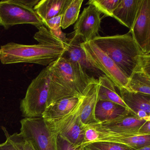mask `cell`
<instances>
[{
	"mask_svg": "<svg viewBox=\"0 0 150 150\" xmlns=\"http://www.w3.org/2000/svg\"><path fill=\"white\" fill-rule=\"evenodd\" d=\"M130 115H132L129 110L119 104L98 100L95 110L96 119L98 123L117 120Z\"/></svg>",
	"mask_w": 150,
	"mask_h": 150,
	"instance_id": "cell-14",
	"label": "cell"
},
{
	"mask_svg": "<svg viewBox=\"0 0 150 150\" xmlns=\"http://www.w3.org/2000/svg\"><path fill=\"white\" fill-rule=\"evenodd\" d=\"M136 116L146 121H150V115L143 110H139L136 113Z\"/></svg>",
	"mask_w": 150,
	"mask_h": 150,
	"instance_id": "cell-33",
	"label": "cell"
},
{
	"mask_svg": "<svg viewBox=\"0 0 150 150\" xmlns=\"http://www.w3.org/2000/svg\"><path fill=\"white\" fill-rule=\"evenodd\" d=\"M121 0H91L87 4L95 7L106 16L112 17L114 11L121 2Z\"/></svg>",
	"mask_w": 150,
	"mask_h": 150,
	"instance_id": "cell-23",
	"label": "cell"
},
{
	"mask_svg": "<svg viewBox=\"0 0 150 150\" xmlns=\"http://www.w3.org/2000/svg\"><path fill=\"white\" fill-rule=\"evenodd\" d=\"M126 88L132 92L150 96V70L134 71L128 79Z\"/></svg>",
	"mask_w": 150,
	"mask_h": 150,
	"instance_id": "cell-21",
	"label": "cell"
},
{
	"mask_svg": "<svg viewBox=\"0 0 150 150\" xmlns=\"http://www.w3.org/2000/svg\"><path fill=\"white\" fill-rule=\"evenodd\" d=\"M49 30L52 35H53L55 37L59 39L61 42H63L66 45H67V44L70 42V38H68L67 37L66 34L62 31L61 28L55 30Z\"/></svg>",
	"mask_w": 150,
	"mask_h": 150,
	"instance_id": "cell-29",
	"label": "cell"
},
{
	"mask_svg": "<svg viewBox=\"0 0 150 150\" xmlns=\"http://www.w3.org/2000/svg\"><path fill=\"white\" fill-rule=\"evenodd\" d=\"M85 150H96L94 149H91V148H88V147H87V146H85Z\"/></svg>",
	"mask_w": 150,
	"mask_h": 150,
	"instance_id": "cell-35",
	"label": "cell"
},
{
	"mask_svg": "<svg viewBox=\"0 0 150 150\" xmlns=\"http://www.w3.org/2000/svg\"><path fill=\"white\" fill-rule=\"evenodd\" d=\"M146 122L130 115L117 120L97 123L87 127L95 129L100 136L141 135L139 130Z\"/></svg>",
	"mask_w": 150,
	"mask_h": 150,
	"instance_id": "cell-9",
	"label": "cell"
},
{
	"mask_svg": "<svg viewBox=\"0 0 150 150\" xmlns=\"http://www.w3.org/2000/svg\"><path fill=\"white\" fill-rule=\"evenodd\" d=\"M130 31L143 52L150 54V0H142L138 15Z\"/></svg>",
	"mask_w": 150,
	"mask_h": 150,
	"instance_id": "cell-11",
	"label": "cell"
},
{
	"mask_svg": "<svg viewBox=\"0 0 150 150\" xmlns=\"http://www.w3.org/2000/svg\"><path fill=\"white\" fill-rule=\"evenodd\" d=\"M6 137L8 139L16 150H35L31 143L29 141L23 138L20 133H14L10 135L6 128L2 127Z\"/></svg>",
	"mask_w": 150,
	"mask_h": 150,
	"instance_id": "cell-24",
	"label": "cell"
},
{
	"mask_svg": "<svg viewBox=\"0 0 150 150\" xmlns=\"http://www.w3.org/2000/svg\"><path fill=\"white\" fill-rule=\"evenodd\" d=\"M82 145H77L66 139L59 135H58L57 139V150H84Z\"/></svg>",
	"mask_w": 150,
	"mask_h": 150,
	"instance_id": "cell-26",
	"label": "cell"
},
{
	"mask_svg": "<svg viewBox=\"0 0 150 150\" xmlns=\"http://www.w3.org/2000/svg\"><path fill=\"white\" fill-rule=\"evenodd\" d=\"M142 0H121L112 17L122 25L132 29L138 15Z\"/></svg>",
	"mask_w": 150,
	"mask_h": 150,
	"instance_id": "cell-13",
	"label": "cell"
},
{
	"mask_svg": "<svg viewBox=\"0 0 150 150\" xmlns=\"http://www.w3.org/2000/svg\"><path fill=\"white\" fill-rule=\"evenodd\" d=\"M86 146L96 150H135L122 144L106 141L93 142Z\"/></svg>",
	"mask_w": 150,
	"mask_h": 150,
	"instance_id": "cell-25",
	"label": "cell"
},
{
	"mask_svg": "<svg viewBox=\"0 0 150 150\" xmlns=\"http://www.w3.org/2000/svg\"><path fill=\"white\" fill-rule=\"evenodd\" d=\"M21 123L20 135L35 150H57V135L50 130L42 117L24 118Z\"/></svg>",
	"mask_w": 150,
	"mask_h": 150,
	"instance_id": "cell-6",
	"label": "cell"
},
{
	"mask_svg": "<svg viewBox=\"0 0 150 150\" xmlns=\"http://www.w3.org/2000/svg\"><path fill=\"white\" fill-rule=\"evenodd\" d=\"M101 13L93 5L85 8L74 26L73 36L82 42L92 41L99 36L101 19Z\"/></svg>",
	"mask_w": 150,
	"mask_h": 150,
	"instance_id": "cell-10",
	"label": "cell"
},
{
	"mask_svg": "<svg viewBox=\"0 0 150 150\" xmlns=\"http://www.w3.org/2000/svg\"><path fill=\"white\" fill-rule=\"evenodd\" d=\"M0 150H16L13 145L6 138V142L0 144Z\"/></svg>",
	"mask_w": 150,
	"mask_h": 150,
	"instance_id": "cell-32",
	"label": "cell"
},
{
	"mask_svg": "<svg viewBox=\"0 0 150 150\" xmlns=\"http://www.w3.org/2000/svg\"><path fill=\"white\" fill-rule=\"evenodd\" d=\"M100 141L118 143L135 150L146 146H150V135L101 136L95 142Z\"/></svg>",
	"mask_w": 150,
	"mask_h": 150,
	"instance_id": "cell-19",
	"label": "cell"
},
{
	"mask_svg": "<svg viewBox=\"0 0 150 150\" xmlns=\"http://www.w3.org/2000/svg\"><path fill=\"white\" fill-rule=\"evenodd\" d=\"M91 41L113 60L128 79L134 71L150 70V54L143 52L130 30L124 35L99 36Z\"/></svg>",
	"mask_w": 150,
	"mask_h": 150,
	"instance_id": "cell-2",
	"label": "cell"
},
{
	"mask_svg": "<svg viewBox=\"0 0 150 150\" xmlns=\"http://www.w3.org/2000/svg\"><path fill=\"white\" fill-rule=\"evenodd\" d=\"M98 83L93 85L82 98L80 117L86 127L98 123L96 119L95 110L98 101Z\"/></svg>",
	"mask_w": 150,
	"mask_h": 150,
	"instance_id": "cell-15",
	"label": "cell"
},
{
	"mask_svg": "<svg viewBox=\"0 0 150 150\" xmlns=\"http://www.w3.org/2000/svg\"><path fill=\"white\" fill-rule=\"evenodd\" d=\"M62 16V15L58 16L45 21L43 22L44 25H45L49 30H55L61 28Z\"/></svg>",
	"mask_w": 150,
	"mask_h": 150,
	"instance_id": "cell-28",
	"label": "cell"
},
{
	"mask_svg": "<svg viewBox=\"0 0 150 150\" xmlns=\"http://www.w3.org/2000/svg\"><path fill=\"white\" fill-rule=\"evenodd\" d=\"M81 43L82 42L79 38L72 37L66 45L65 52L62 57L73 62L79 63L89 77L98 80L100 76L104 74L94 67L89 63L81 48Z\"/></svg>",
	"mask_w": 150,
	"mask_h": 150,
	"instance_id": "cell-12",
	"label": "cell"
},
{
	"mask_svg": "<svg viewBox=\"0 0 150 150\" xmlns=\"http://www.w3.org/2000/svg\"><path fill=\"white\" fill-rule=\"evenodd\" d=\"M98 100L108 101L119 104L128 109L134 115L117 93L115 85L109 78L102 74L98 78Z\"/></svg>",
	"mask_w": 150,
	"mask_h": 150,
	"instance_id": "cell-20",
	"label": "cell"
},
{
	"mask_svg": "<svg viewBox=\"0 0 150 150\" xmlns=\"http://www.w3.org/2000/svg\"><path fill=\"white\" fill-rule=\"evenodd\" d=\"M82 98H80L74 108L67 115L51 121L45 120L52 132L62 136L72 144L79 146L83 144L86 128L80 117Z\"/></svg>",
	"mask_w": 150,
	"mask_h": 150,
	"instance_id": "cell-7",
	"label": "cell"
},
{
	"mask_svg": "<svg viewBox=\"0 0 150 150\" xmlns=\"http://www.w3.org/2000/svg\"><path fill=\"white\" fill-rule=\"evenodd\" d=\"M83 2V0L71 1L63 13L61 28L63 29L67 28L77 21Z\"/></svg>",
	"mask_w": 150,
	"mask_h": 150,
	"instance_id": "cell-22",
	"label": "cell"
},
{
	"mask_svg": "<svg viewBox=\"0 0 150 150\" xmlns=\"http://www.w3.org/2000/svg\"><path fill=\"white\" fill-rule=\"evenodd\" d=\"M139 133L141 135H150V121H146L141 126Z\"/></svg>",
	"mask_w": 150,
	"mask_h": 150,
	"instance_id": "cell-30",
	"label": "cell"
},
{
	"mask_svg": "<svg viewBox=\"0 0 150 150\" xmlns=\"http://www.w3.org/2000/svg\"><path fill=\"white\" fill-rule=\"evenodd\" d=\"M66 49V45L62 42L33 45L12 42L0 47V61L4 65L30 63L47 67L62 57Z\"/></svg>",
	"mask_w": 150,
	"mask_h": 150,
	"instance_id": "cell-3",
	"label": "cell"
},
{
	"mask_svg": "<svg viewBox=\"0 0 150 150\" xmlns=\"http://www.w3.org/2000/svg\"><path fill=\"white\" fill-rule=\"evenodd\" d=\"M71 0H41L33 8L43 22L51 18L63 15Z\"/></svg>",
	"mask_w": 150,
	"mask_h": 150,
	"instance_id": "cell-16",
	"label": "cell"
},
{
	"mask_svg": "<svg viewBox=\"0 0 150 150\" xmlns=\"http://www.w3.org/2000/svg\"><path fill=\"white\" fill-rule=\"evenodd\" d=\"M99 137L100 135L98 132L93 128L87 127L85 131L84 141L82 145L85 147L88 144L96 142L98 140Z\"/></svg>",
	"mask_w": 150,
	"mask_h": 150,
	"instance_id": "cell-27",
	"label": "cell"
},
{
	"mask_svg": "<svg viewBox=\"0 0 150 150\" xmlns=\"http://www.w3.org/2000/svg\"><path fill=\"white\" fill-rule=\"evenodd\" d=\"M135 150H150V146H146Z\"/></svg>",
	"mask_w": 150,
	"mask_h": 150,
	"instance_id": "cell-34",
	"label": "cell"
},
{
	"mask_svg": "<svg viewBox=\"0 0 150 150\" xmlns=\"http://www.w3.org/2000/svg\"><path fill=\"white\" fill-rule=\"evenodd\" d=\"M50 84L48 66L31 81L25 97L21 101L20 109L25 118L42 117L47 108Z\"/></svg>",
	"mask_w": 150,
	"mask_h": 150,
	"instance_id": "cell-4",
	"label": "cell"
},
{
	"mask_svg": "<svg viewBox=\"0 0 150 150\" xmlns=\"http://www.w3.org/2000/svg\"><path fill=\"white\" fill-rule=\"evenodd\" d=\"M80 98H64L49 105L43 115V118L45 121H51L67 115L74 108Z\"/></svg>",
	"mask_w": 150,
	"mask_h": 150,
	"instance_id": "cell-18",
	"label": "cell"
},
{
	"mask_svg": "<svg viewBox=\"0 0 150 150\" xmlns=\"http://www.w3.org/2000/svg\"><path fill=\"white\" fill-rule=\"evenodd\" d=\"M120 96L134 116L139 110L150 115V96L130 91L126 88L119 89Z\"/></svg>",
	"mask_w": 150,
	"mask_h": 150,
	"instance_id": "cell-17",
	"label": "cell"
},
{
	"mask_svg": "<svg viewBox=\"0 0 150 150\" xmlns=\"http://www.w3.org/2000/svg\"><path fill=\"white\" fill-rule=\"evenodd\" d=\"M50 84L47 107L70 97L81 98L98 80L89 77L78 63L64 57L48 65Z\"/></svg>",
	"mask_w": 150,
	"mask_h": 150,
	"instance_id": "cell-1",
	"label": "cell"
},
{
	"mask_svg": "<svg viewBox=\"0 0 150 150\" xmlns=\"http://www.w3.org/2000/svg\"><path fill=\"white\" fill-rule=\"evenodd\" d=\"M17 1L25 6L33 8L40 1V0H17Z\"/></svg>",
	"mask_w": 150,
	"mask_h": 150,
	"instance_id": "cell-31",
	"label": "cell"
},
{
	"mask_svg": "<svg viewBox=\"0 0 150 150\" xmlns=\"http://www.w3.org/2000/svg\"><path fill=\"white\" fill-rule=\"evenodd\" d=\"M31 24L39 28L44 25L42 19L33 8L18 2L17 0L0 1V25L6 29L18 24Z\"/></svg>",
	"mask_w": 150,
	"mask_h": 150,
	"instance_id": "cell-8",
	"label": "cell"
},
{
	"mask_svg": "<svg viewBox=\"0 0 150 150\" xmlns=\"http://www.w3.org/2000/svg\"><path fill=\"white\" fill-rule=\"evenodd\" d=\"M92 66L107 76L118 89L126 88L128 79L113 60L92 41L81 43Z\"/></svg>",
	"mask_w": 150,
	"mask_h": 150,
	"instance_id": "cell-5",
	"label": "cell"
}]
</instances>
